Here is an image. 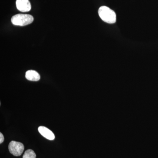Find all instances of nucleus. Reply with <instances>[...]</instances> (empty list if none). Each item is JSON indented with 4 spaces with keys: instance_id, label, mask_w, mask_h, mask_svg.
I'll return each instance as SVG.
<instances>
[{
    "instance_id": "3",
    "label": "nucleus",
    "mask_w": 158,
    "mask_h": 158,
    "mask_svg": "<svg viewBox=\"0 0 158 158\" xmlns=\"http://www.w3.org/2000/svg\"><path fill=\"white\" fill-rule=\"evenodd\" d=\"M9 152L13 156H18L21 155L24 149L23 144L21 142L11 141L9 145Z\"/></svg>"
},
{
    "instance_id": "7",
    "label": "nucleus",
    "mask_w": 158,
    "mask_h": 158,
    "mask_svg": "<svg viewBox=\"0 0 158 158\" xmlns=\"http://www.w3.org/2000/svg\"><path fill=\"white\" fill-rule=\"evenodd\" d=\"M36 154L32 149H28L26 151L23 156V158H36Z\"/></svg>"
},
{
    "instance_id": "1",
    "label": "nucleus",
    "mask_w": 158,
    "mask_h": 158,
    "mask_svg": "<svg viewBox=\"0 0 158 158\" xmlns=\"http://www.w3.org/2000/svg\"><path fill=\"white\" fill-rule=\"evenodd\" d=\"M98 13L100 17L105 22L110 24L116 23V13L109 7L102 6L99 9Z\"/></svg>"
},
{
    "instance_id": "6",
    "label": "nucleus",
    "mask_w": 158,
    "mask_h": 158,
    "mask_svg": "<svg viewBox=\"0 0 158 158\" xmlns=\"http://www.w3.org/2000/svg\"><path fill=\"white\" fill-rule=\"evenodd\" d=\"M25 77L27 80L32 81H37L40 78L39 74L36 71L33 70H28L26 73Z\"/></svg>"
},
{
    "instance_id": "2",
    "label": "nucleus",
    "mask_w": 158,
    "mask_h": 158,
    "mask_svg": "<svg viewBox=\"0 0 158 158\" xmlns=\"http://www.w3.org/2000/svg\"><path fill=\"white\" fill-rule=\"evenodd\" d=\"M34 17L29 14H18L12 16L11 22L14 25L25 26L34 21Z\"/></svg>"
},
{
    "instance_id": "8",
    "label": "nucleus",
    "mask_w": 158,
    "mask_h": 158,
    "mask_svg": "<svg viewBox=\"0 0 158 158\" xmlns=\"http://www.w3.org/2000/svg\"><path fill=\"white\" fill-rule=\"evenodd\" d=\"M4 141V137L2 133H0V143L2 144Z\"/></svg>"
},
{
    "instance_id": "5",
    "label": "nucleus",
    "mask_w": 158,
    "mask_h": 158,
    "mask_svg": "<svg viewBox=\"0 0 158 158\" xmlns=\"http://www.w3.org/2000/svg\"><path fill=\"white\" fill-rule=\"evenodd\" d=\"M38 131L41 135L49 140H53L55 139V136L54 133L48 128L44 126H40L38 127Z\"/></svg>"
},
{
    "instance_id": "4",
    "label": "nucleus",
    "mask_w": 158,
    "mask_h": 158,
    "mask_svg": "<svg viewBox=\"0 0 158 158\" xmlns=\"http://www.w3.org/2000/svg\"><path fill=\"white\" fill-rule=\"evenodd\" d=\"M17 9L22 12H28L31 10V3L29 0H16Z\"/></svg>"
}]
</instances>
